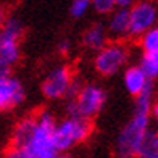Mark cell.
<instances>
[{
  "label": "cell",
  "instance_id": "1",
  "mask_svg": "<svg viewBox=\"0 0 158 158\" xmlns=\"http://www.w3.org/2000/svg\"><path fill=\"white\" fill-rule=\"evenodd\" d=\"M56 116L50 110H39L19 118L11 129L10 147L21 150L27 158H50L56 152L53 132Z\"/></svg>",
  "mask_w": 158,
  "mask_h": 158
},
{
  "label": "cell",
  "instance_id": "2",
  "mask_svg": "<svg viewBox=\"0 0 158 158\" xmlns=\"http://www.w3.org/2000/svg\"><path fill=\"white\" fill-rule=\"evenodd\" d=\"M155 100L153 85L134 98L132 114L114 140V156L116 158H137L139 148L145 139L147 132L152 129V105Z\"/></svg>",
  "mask_w": 158,
  "mask_h": 158
},
{
  "label": "cell",
  "instance_id": "3",
  "mask_svg": "<svg viewBox=\"0 0 158 158\" xmlns=\"http://www.w3.org/2000/svg\"><path fill=\"white\" fill-rule=\"evenodd\" d=\"M108 92L97 82H81L77 79L66 98V114L92 121L103 110Z\"/></svg>",
  "mask_w": 158,
  "mask_h": 158
},
{
  "label": "cell",
  "instance_id": "4",
  "mask_svg": "<svg viewBox=\"0 0 158 158\" xmlns=\"http://www.w3.org/2000/svg\"><path fill=\"white\" fill-rule=\"evenodd\" d=\"M92 132H94V123L92 121L66 114L64 118L56 121L55 126L53 142L56 152L68 153L74 147L84 143L92 135Z\"/></svg>",
  "mask_w": 158,
  "mask_h": 158
},
{
  "label": "cell",
  "instance_id": "5",
  "mask_svg": "<svg viewBox=\"0 0 158 158\" xmlns=\"http://www.w3.org/2000/svg\"><path fill=\"white\" fill-rule=\"evenodd\" d=\"M131 47L126 40H110L103 48L94 55L92 66L102 77H111L123 73L131 61Z\"/></svg>",
  "mask_w": 158,
  "mask_h": 158
},
{
  "label": "cell",
  "instance_id": "6",
  "mask_svg": "<svg viewBox=\"0 0 158 158\" xmlns=\"http://www.w3.org/2000/svg\"><path fill=\"white\" fill-rule=\"evenodd\" d=\"M24 32V23L18 16H8L0 29V63L10 69L21 60V42Z\"/></svg>",
  "mask_w": 158,
  "mask_h": 158
},
{
  "label": "cell",
  "instance_id": "7",
  "mask_svg": "<svg viewBox=\"0 0 158 158\" xmlns=\"http://www.w3.org/2000/svg\"><path fill=\"white\" fill-rule=\"evenodd\" d=\"M76 81H77V77H76V73L71 64H68V63L56 64L42 79L40 92L50 102L66 100L69 92L73 90Z\"/></svg>",
  "mask_w": 158,
  "mask_h": 158
},
{
  "label": "cell",
  "instance_id": "8",
  "mask_svg": "<svg viewBox=\"0 0 158 158\" xmlns=\"http://www.w3.org/2000/svg\"><path fill=\"white\" fill-rule=\"evenodd\" d=\"M129 11V39L137 40L143 32L158 24V0H137Z\"/></svg>",
  "mask_w": 158,
  "mask_h": 158
},
{
  "label": "cell",
  "instance_id": "9",
  "mask_svg": "<svg viewBox=\"0 0 158 158\" xmlns=\"http://www.w3.org/2000/svg\"><path fill=\"white\" fill-rule=\"evenodd\" d=\"M26 100V87L21 79L10 74L0 76V113L16 110Z\"/></svg>",
  "mask_w": 158,
  "mask_h": 158
},
{
  "label": "cell",
  "instance_id": "10",
  "mask_svg": "<svg viewBox=\"0 0 158 158\" xmlns=\"http://www.w3.org/2000/svg\"><path fill=\"white\" fill-rule=\"evenodd\" d=\"M123 85L126 92L131 97H137L142 92H145L150 85H153V82H150L147 76L143 74V71L137 63L135 64H127L123 71Z\"/></svg>",
  "mask_w": 158,
  "mask_h": 158
},
{
  "label": "cell",
  "instance_id": "11",
  "mask_svg": "<svg viewBox=\"0 0 158 158\" xmlns=\"http://www.w3.org/2000/svg\"><path fill=\"white\" fill-rule=\"evenodd\" d=\"M106 31L111 40H127L129 39V11L127 8H116L106 19Z\"/></svg>",
  "mask_w": 158,
  "mask_h": 158
},
{
  "label": "cell",
  "instance_id": "12",
  "mask_svg": "<svg viewBox=\"0 0 158 158\" xmlns=\"http://www.w3.org/2000/svg\"><path fill=\"white\" fill-rule=\"evenodd\" d=\"M111 39L106 31V26L103 23H92L87 29L82 32L81 44L85 50L97 53L100 48H103Z\"/></svg>",
  "mask_w": 158,
  "mask_h": 158
},
{
  "label": "cell",
  "instance_id": "13",
  "mask_svg": "<svg viewBox=\"0 0 158 158\" xmlns=\"http://www.w3.org/2000/svg\"><path fill=\"white\" fill-rule=\"evenodd\" d=\"M137 64L150 82L158 81V53H140Z\"/></svg>",
  "mask_w": 158,
  "mask_h": 158
},
{
  "label": "cell",
  "instance_id": "14",
  "mask_svg": "<svg viewBox=\"0 0 158 158\" xmlns=\"http://www.w3.org/2000/svg\"><path fill=\"white\" fill-rule=\"evenodd\" d=\"M137 158H158V131L152 127L139 148Z\"/></svg>",
  "mask_w": 158,
  "mask_h": 158
},
{
  "label": "cell",
  "instance_id": "15",
  "mask_svg": "<svg viewBox=\"0 0 158 158\" xmlns=\"http://www.w3.org/2000/svg\"><path fill=\"white\" fill-rule=\"evenodd\" d=\"M137 44L142 53H158V24L143 32L137 39Z\"/></svg>",
  "mask_w": 158,
  "mask_h": 158
},
{
  "label": "cell",
  "instance_id": "16",
  "mask_svg": "<svg viewBox=\"0 0 158 158\" xmlns=\"http://www.w3.org/2000/svg\"><path fill=\"white\" fill-rule=\"evenodd\" d=\"M90 10H92L90 0H73L71 5H69V15H71V18H74V19L84 18Z\"/></svg>",
  "mask_w": 158,
  "mask_h": 158
},
{
  "label": "cell",
  "instance_id": "17",
  "mask_svg": "<svg viewBox=\"0 0 158 158\" xmlns=\"http://www.w3.org/2000/svg\"><path fill=\"white\" fill-rule=\"evenodd\" d=\"M90 5L97 15L108 16L111 11L116 10V0H90Z\"/></svg>",
  "mask_w": 158,
  "mask_h": 158
},
{
  "label": "cell",
  "instance_id": "18",
  "mask_svg": "<svg viewBox=\"0 0 158 158\" xmlns=\"http://www.w3.org/2000/svg\"><path fill=\"white\" fill-rule=\"evenodd\" d=\"M56 50H58L60 55H69L71 52H73V42H71L69 39H61L58 44H56Z\"/></svg>",
  "mask_w": 158,
  "mask_h": 158
},
{
  "label": "cell",
  "instance_id": "19",
  "mask_svg": "<svg viewBox=\"0 0 158 158\" xmlns=\"http://www.w3.org/2000/svg\"><path fill=\"white\" fill-rule=\"evenodd\" d=\"M2 158H27L21 150H18V148H13V147H8L3 152V155H2Z\"/></svg>",
  "mask_w": 158,
  "mask_h": 158
},
{
  "label": "cell",
  "instance_id": "20",
  "mask_svg": "<svg viewBox=\"0 0 158 158\" xmlns=\"http://www.w3.org/2000/svg\"><path fill=\"white\" fill-rule=\"evenodd\" d=\"M150 118H152V127H155L158 131V98L153 100L152 111H150Z\"/></svg>",
  "mask_w": 158,
  "mask_h": 158
},
{
  "label": "cell",
  "instance_id": "21",
  "mask_svg": "<svg viewBox=\"0 0 158 158\" xmlns=\"http://www.w3.org/2000/svg\"><path fill=\"white\" fill-rule=\"evenodd\" d=\"M8 16H10L8 15V8H6V5L0 0V29H2V26L5 24V21H6Z\"/></svg>",
  "mask_w": 158,
  "mask_h": 158
},
{
  "label": "cell",
  "instance_id": "22",
  "mask_svg": "<svg viewBox=\"0 0 158 158\" xmlns=\"http://www.w3.org/2000/svg\"><path fill=\"white\" fill-rule=\"evenodd\" d=\"M137 0H116V8H129L132 6Z\"/></svg>",
  "mask_w": 158,
  "mask_h": 158
},
{
  "label": "cell",
  "instance_id": "23",
  "mask_svg": "<svg viewBox=\"0 0 158 158\" xmlns=\"http://www.w3.org/2000/svg\"><path fill=\"white\" fill-rule=\"evenodd\" d=\"M11 73V69L8 66H5V64L0 63V76H5V74H10Z\"/></svg>",
  "mask_w": 158,
  "mask_h": 158
},
{
  "label": "cell",
  "instance_id": "24",
  "mask_svg": "<svg viewBox=\"0 0 158 158\" xmlns=\"http://www.w3.org/2000/svg\"><path fill=\"white\" fill-rule=\"evenodd\" d=\"M0 158H2V155H0Z\"/></svg>",
  "mask_w": 158,
  "mask_h": 158
}]
</instances>
